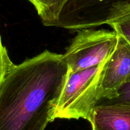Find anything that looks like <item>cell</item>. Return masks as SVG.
I'll list each match as a JSON object with an SVG mask.
<instances>
[{
	"mask_svg": "<svg viewBox=\"0 0 130 130\" xmlns=\"http://www.w3.org/2000/svg\"><path fill=\"white\" fill-rule=\"evenodd\" d=\"M68 73L62 54L48 51L13 64L0 86V130H45Z\"/></svg>",
	"mask_w": 130,
	"mask_h": 130,
	"instance_id": "cell-1",
	"label": "cell"
},
{
	"mask_svg": "<svg viewBox=\"0 0 130 130\" xmlns=\"http://www.w3.org/2000/svg\"><path fill=\"white\" fill-rule=\"evenodd\" d=\"M68 73L52 119H84L91 124L99 100L98 89L103 64Z\"/></svg>",
	"mask_w": 130,
	"mask_h": 130,
	"instance_id": "cell-2",
	"label": "cell"
},
{
	"mask_svg": "<svg viewBox=\"0 0 130 130\" xmlns=\"http://www.w3.org/2000/svg\"><path fill=\"white\" fill-rule=\"evenodd\" d=\"M130 8V0H69L51 26L74 32L108 24Z\"/></svg>",
	"mask_w": 130,
	"mask_h": 130,
	"instance_id": "cell-3",
	"label": "cell"
},
{
	"mask_svg": "<svg viewBox=\"0 0 130 130\" xmlns=\"http://www.w3.org/2000/svg\"><path fill=\"white\" fill-rule=\"evenodd\" d=\"M118 35L114 31L82 29L62 54L69 73L78 72L104 62L114 51Z\"/></svg>",
	"mask_w": 130,
	"mask_h": 130,
	"instance_id": "cell-4",
	"label": "cell"
},
{
	"mask_svg": "<svg viewBox=\"0 0 130 130\" xmlns=\"http://www.w3.org/2000/svg\"><path fill=\"white\" fill-rule=\"evenodd\" d=\"M130 77V44L118 36L114 51L105 61L100 73L98 95L110 99Z\"/></svg>",
	"mask_w": 130,
	"mask_h": 130,
	"instance_id": "cell-5",
	"label": "cell"
},
{
	"mask_svg": "<svg viewBox=\"0 0 130 130\" xmlns=\"http://www.w3.org/2000/svg\"><path fill=\"white\" fill-rule=\"evenodd\" d=\"M91 125L92 130H130V103H98Z\"/></svg>",
	"mask_w": 130,
	"mask_h": 130,
	"instance_id": "cell-6",
	"label": "cell"
},
{
	"mask_svg": "<svg viewBox=\"0 0 130 130\" xmlns=\"http://www.w3.org/2000/svg\"><path fill=\"white\" fill-rule=\"evenodd\" d=\"M37 10L42 22L51 26L58 20L60 13L69 0H28Z\"/></svg>",
	"mask_w": 130,
	"mask_h": 130,
	"instance_id": "cell-7",
	"label": "cell"
},
{
	"mask_svg": "<svg viewBox=\"0 0 130 130\" xmlns=\"http://www.w3.org/2000/svg\"><path fill=\"white\" fill-rule=\"evenodd\" d=\"M118 36L130 44V8L122 12L108 24Z\"/></svg>",
	"mask_w": 130,
	"mask_h": 130,
	"instance_id": "cell-8",
	"label": "cell"
},
{
	"mask_svg": "<svg viewBox=\"0 0 130 130\" xmlns=\"http://www.w3.org/2000/svg\"><path fill=\"white\" fill-rule=\"evenodd\" d=\"M116 103H130V77L126 83L117 91L113 98L110 99L100 100L97 104Z\"/></svg>",
	"mask_w": 130,
	"mask_h": 130,
	"instance_id": "cell-9",
	"label": "cell"
},
{
	"mask_svg": "<svg viewBox=\"0 0 130 130\" xmlns=\"http://www.w3.org/2000/svg\"><path fill=\"white\" fill-rule=\"evenodd\" d=\"M9 57L6 47L3 45L2 37L0 36V86L8 70L13 64Z\"/></svg>",
	"mask_w": 130,
	"mask_h": 130,
	"instance_id": "cell-10",
	"label": "cell"
}]
</instances>
